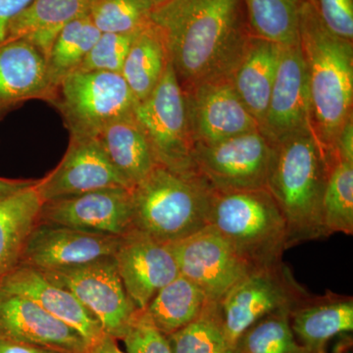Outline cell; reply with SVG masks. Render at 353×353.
Returning <instances> with one entry per match:
<instances>
[{
	"label": "cell",
	"instance_id": "cell-1",
	"mask_svg": "<svg viewBox=\"0 0 353 353\" xmlns=\"http://www.w3.org/2000/svg\"><path fill=\"white\" fill-rule=\"evenodd\" d=\"M243 0H166L153 7L150 25L166 48L183 92L232 78L250 34Z\"/></svg>",
	"mask_w": 353,
	"mask_h": 353
},
{
	"label": "cell",
	"instance_id": "cell-2",
	"mask_svg": "<svg viewBox=\"0 0 353 353\" xmlns=\"http://www.w3.org/2000/svg\"><path fill=\"white\" fill-rule=\"evenodd\" d=\"M331 166L313 129L274 145L266 189L284 216L289 248L329 236L322 202Z\"/></svg>",
	"mask_w": 353,
	"mask_h": 353
},
{
	"label": "cell",
	"instance_id": "cell-3",
	"mask_svg": "<svg viewBox=\"0 0 353 353\" xmlns=\"http://www.w3.org/2000/svg\"><path fill=\"white\" fill-rule=\"evenodd\" d=\"M299 44L307 69L311 125L325 152L332 154L336 136L352 116V41L334 36L314 9L299 8Z\"/></svg>",
	"mask_w": 353,
	"mask_h": 353
},
{
	"label": "cell",
	"instance_id": "cell-4",
	"mask_svg": "<svg viewBox=\"0 0 353 353\" xmlns=\"http://www.w3.org/2000/svg\"><path fill=\"white\" fill-rule=\"evenodd\" d=\"M215 192L201 176L157 165L131 190L132 226L164 245L209 226Z\"/></svg>",
	"mask_w": 353,
	"mask_h": 353
},
{
	"label": "cell",
	"instance_id": "cell-5",
	"mask_svg": "<svg viewBox=\"0 0 353 353\" xmlns=\"http://www.w3.org/2000/svg\"><path fill=\"white\" fill-rule=\"evenodd\" d=\"M209 226L253 269L279 263L289 248L284 216L267 189L215 192Z\"/></svg>",
	"mask_w": 353,
	"mask_h": 353
},
{
	"label": "cell",
	"instance_id": "cell-6",
	"mask_svg": "<svg viewBox=\"0 0 353 353\" xmlns=\"http://www.w3.org/2000/svg\"><path fill=\"white\" fill-rule=\"evenodd\" d=\"M61 113L70 137L95 138L114 121L134 114L137 102L121 74L75 72L50 99Z\"/></svg>",
	"mask_w": 353,
	"mask_h": 353
},
{
	"label": "cell",
	"instance_id": "cell-7",
	"mask_svg": "<svg viewBox=\"0 0 353 353\" xmlns=\"http://www.w3.org/2000/svg\"><path fill=\"white\" fill-rule=\"evenodd\" d=\"M134 118L145 132L157 164L185 176H199L185 95L169 61L157 88L139 102Z\"/></svg>",
	"mask_w": 353,
	"mask_h": 353
},
{
	"label": "cell",
	"instance_id": "cell-8",
	"mask_svg": "<svg viewBox=\"0 0 353 353\" xmlns=\"http://www.w3.org/2000/svg\"><path fill=\"white\" fill-rule=\"evenodd\" d=\"M311 296L282 261L252 269L221 301L223 323L236 350L241 334L266 316L292 312Z\"/></svg>",
	"mask_w": 353,
	"mask_h": 353
},
{
	"label": "cell",
	"instance_id": "cell-9",
	"mask_svg": "<svg viewBox=\"0 0 353 353\" xmlns=\"http://www.w3.org/2000/svg\"><path fill=\"white\" fill-rule=\"evenodd\" d=\"M273 153V143L260 130L212 145H194L197 174L215 192L266 189Z\"/></svg>",
	"mask_w": 353,
	"mask_h": 353
},
{
	"label": "cell",
	"instance_id": "cell-10",
	"mask_svg": "<svg viewBox=\"0 0 353 353\" xmlns=\"http://www.w3.org/2000/svg\"><path fill=\"white\" fill-rule=\"evenodd\" d=\"M41 272L71 292L99 321L104 333L117 341L124 338L139 308L123 285L113 256L73 268Z\"/></svg>",
	"mask_w": 353,
	"mask_h": 353
},
{
	"label": "cell",
	"instance_id": "cell-11",
	"mask_svg": "<svg viewBox=\"0 0 353 353\" xmlns=\"http://www.w3.org/2000/svg\"><path fill=\"white\" fill-rule=\"evenodd\" d=\"M167 245L180 275L192 281L213 303H220L253 269L211 226Z\"/></svg>",
	"mask_w": 353,
	"mask_h": 353
},
{
	"label": "cell",
	"instance_id": "cell-12",
	"mask_svg": "<svg viewBox=\"0 0 353 353\" xmlns=\"http://www.w3.org/2000/svg\"><path fill=\"white\" fill-rule=\"evenodd\" d=\"M120 236L39 222L26 241L19 264L41 271L73 268L114 256Z\"/></svg>",
	"mask_w": 353,
	"mask_h": 353
},
{
	"label": "cell",
	"instance_id": "cell-13",
	"mask_svg": "<svg viewBox=\"0 0 353 353\" xmlns=\"http://www.w3.org/2000/svg\"><path fill=\"white\" fill-rule=\"evenodd\" d=\"M183 92L194 145H212L259 130L236 94L232 78L201 83Z\"/></svg>",
	"mask_w": 353,
	"mask_h": 353
},
{
	"label": "cell",
	"instance_id": "cell-14",
	"mask_svg": "<svg viewBox=\"0 0 353 353\" xmlns=\"http://www.w3.org/2000/svg\"><path fill=\"white\" fill-rule=\"evenodd\" d=\"M309 129H312L310 94L301 44L282 46L277 75L260 132L275 145Z\"/></svg>",
	"mask_w": 353,
	"mask_h": 353
},
{
	"label": "cell",
	"instance_id": "cell-15",
	"mask_svg": "<svg viewBox=\"0 0 353 353\" xmlns=\"http://www.w3.org/2000/svg\"><path fill=\"white\" fill-rule=\"evenodd\" d=\"M38 221L122 236L134 228L131 190L112 188L44 201Z\"/></svg>",
	"mask_w": 353,
	"mask_h": 353
},
{
	"label": "cell",
	"instance_id": "cell-16",
	"mask_svg": "<svg viewBox=\"0 0 353 353\" xmlns=\"http://www.w3.org/2000/svg\"><path fill=\"white\" fill-rule=\"evenodd\" d=\"M121 280L139 309H145L155 294L180 275L168 245L136 228L120 236L114 253Z\"/></svg>",
	"mask_w": 353,
	"mask_h": 353
},
{
	"label": "cell",
	"instance_id": "cell-17",
	"mask_svg": "<svg viewBox=\"0 0 353 353\" xmlns=\"http://www.w3.org/2000/svg\"><path fill=\"white\" fill-rule=\"evenodd\" d=\"M34 188L43 202L94 190L129 189L97 139L75 137H70L68 148L59 164L38 180Z\"/></svg>",
	"mask_w": 353,
	"mask_h": 353
},
{
	"label": "cell",
	"instance_id": "cell-18",
	"mask_svg": "<svg viewBox=\"0 0 353 353\" xmlns=\"http://www.w3.org/2000/svg\"><path fill=\"white\" fill-rule=\"evenodd\" d=\"M0 339L52 348L62 353H85L88 341L68 325L34 301L0 292Z\"/></svg>",
	"mask_w": 353,
	"mask_h": 353
},
{
	"label": "cell",
	"instance_id": "cell-19",
	"mask_svg": "<svg viewBox=\"0 0 353 353\" xmlns=\"http://www.w3.org/2000/svg\"><path fill=\"white\" fill-rule=\"evenodd\" d=\"M0 292L34 301L53 317L78 332L88 345L105 334L99 321L71 292L55 284L38 269L18 264L0 279Z\"/></svg>",
	"mask_w": 353,
	"mask_h": 353
},
{
	"label": "cell",
	"instance_id": "cell-20",
	"mask_svg": "<svg viewBox=\"0 0 353 353\" xmlns=\"http://www.w3.org/2000/svg\"><path fill=\"white\" fill-rule=\"evenodd\" d=\"M46 59L23 39L0 43V114L30 99L50 101Z\"/></svg>",
	"mask_w": 353,
	"mask_h": 353
},
{
	"label": "cell",
	"instance_id": "cell-21",
	"mask_svg": "<svg viewBox=\"0 0 353 353\" xmlns=\"http://www.w3.org/2000/svg\"><path fill=\"white\" fill-rule=\"evenodd\" d=\"M281 48L252 36L232 76L236 94L260 126L263 122L277 75Z\"/></svg>",
	"mask_w": 353,
	"mask_h": 353
},
{
	"label": "cell",
	"instance_id": "cell-22",
	"mask_svg": "<svg viewBox=\"0 0 353 353\" xmlns=\"http://www.w3.org/2000/svg\"><path fill=\"white\" fill-rule=\"evenodd\" d=\"M94 139L130 190L145 180L158 165L134 114L110 123Z\"/></svg>",
	"mask_w": 353,
	"mask_h": 353
},
{
	"label": "cell",
	"instance_id": "cell-23",
	"mask_svg": "<svg viewBox=\"0 0 353 353\" xmlns=\"http://www.w3.org/2000/svg\"><path fill=\"white\" fill-rule=\"evenodd\" d=\"M290 325L299 343L313 353H322L330 340L353 331L352 297H313L290 314Z\"/></svg>",
	"mask_w": 353,
	"mask_h": 353
},
{
	"label": "cell",
	"instance_id": "cell-24",
	"mask_svg": "<svg viewBox=\"0 0 353 353\" xmlns=\"http://www.w3.org/2000/svg\"><path fill=\"white\" fill-rule=\"evenodd\" d=\"M92 1L32 0L11 22L7 39H26L46 59L62 29L71 21L88 15Z\"/></svg>",
	"mask_w": 353,
	"mask_h": 353
},
{
	"label": "cell",
	"instance_id": "cell-25",
	"mask_svg": "<svg viewBox=\"0 0 353 353\" xmlns=\"http://www.w3.org/2000/svg\"><path fill=\"white\" fill-rule=\"evenodd\" d=\"M34 185L0 199V279L20 263L28 236L38 223L43 201Z\"/></svg>",
	"mask_w": 353,
	"mask_h": 353
},
{
	"label": "cell",
	"instance_id": "cell-26",
	"mask_svg": "<svg viewBox=\"0 0 353 353\" xmlns=\"http://www.w3.org/2000/svg\"><path fill=\"white\" fill-rule=\"evenodd\" d=\"M168 62L163 41L150 23L134 34L121 75L138 103L157 88Z\"/></svg>",
	"mask_w": 353,
	"mask_h": 353
},
{
	"label": "cell",
	"instance_id": "cell-27",
	"mask_svg": "<svg viewBox=\"0 0 353 353\" xmlns=\"http://www.w3.org/2000/svg\"><path fill=\"white\" fill-rule=\"evenodd\" d=\"M208 301L196 284L179 275L155 294L145 310L153 324L167 336L194 321Z\"/></svg>",
	"mask_w": 353,
	"mask_h": 353
},
{
	"label": "cell",
	"instance_id": "cell-28",
	"mask_svg": "<svg viewBox=\"0 0 353 353\" xmlns=\"http://www.w3.org/2000/svg\"><path fill=\"white\" fill-rule=\"evenodd\" d=\"M101 34L88 15L65 26L46 59L51 94L65 78L79 69Z\"/></svg>",
	"mask_w": 353,
	"mask_h": 353
},
{
	"label": "cell",
	"instance_id": "cell-29",
	"mask_svg": "<svg viewBox=\"0 0 353 353\" xmlns=\"http://www.w3.org/2000/svg\"><path fill=\"white\" fill-rule=\"evenodd\" d=\"M252 36L280 46L299 44V12L296 0H243Z\"/></svg>",
	"mask_w": 353,
	"mask_h": 353
},
{
	"label": "cell",
	"instance_id": "cell-30",
	"mask_svg": "<svg viewBox=\"0 0 353 353\" xmlns=\"http://www.w3.org/2000/svg\"><path fill=\"white\" fill-rule=\"evenodd\" d=\"M173 353H234L230 343L220 303L208 301L199 317L167 336Z\"/></svg>",
	"mask_w": 353,
	"mask_h": 353
},
{
	"label": "cell",
	"instance_id": "cell-31",
	"mask_svg": "<svg viewBox=\"0 0 353 353\" xmlns=\"http://www.w3.org/2000/svg\"><path fill=\"white\" fill-rule=\"evenodd\" d=\"M323 224L328 236L353 234V163L336 160L330 168L322 202Z\"/></svg>",
	"mask_w": 353,
	"mask_h": 353
},
{
	"label": "cell",
	"instance_id": "cell-32",
	"mask_svg": "<svg viewBox=\"0 0 353 353\" xmlns=\"http://www.w3.org/2000/svg\"><path fill=\"white\" fill-rule=\"evenodd\" d=\"M290 312L262 318L241 334L234 353H313L296 341Z\"/></svg>",
	"mask_w": 353,
	"mask_h": 353
},
{
	"label": "cell",
	"instance_id": "cell-33",
	"mask_svg": "<svg viewBox=\"0 0 353 353\" xmlns=\"http://www.w3.org/2000/svg\"><path fill=\"white\" fill-rule=\"evenodd\" d=\"M148 0H92L90 16L101 34H136L150 24Z\"/></svg>",
	"mask_w": 353,
	"mask_h": 353
},
{
	"label": "cell",
	"instance_id": "cell-34",
	"mask_svg": "<svg viewBox=\"0 0 353 353\" xmlns=\"http://www.w3.org/2000/svg\"><path fill=\"white\" fill-rule=\"evenodd\" d=\"M134 34H101L76 72L121 74Z\"/></svg>",
	"mask_w": 353,
	"mask_h": 353
},
{
	"label": "cell",
	"instance_id": "cell-35",
	"mask_svg": "<svg viewBox=\"0 0 353 353\" xmlns=\"http://www.w3.org/2000/svg\"><path fill=\"white\" fill-rule=\"evenodd\" d=\"M121 341L127 353H173L168 339L153 324L145 309H139Z\"/></svg>",
	"mask_w": 353,
	"mask_h": 353
},
{
	"label": "cell",
	"instance_id": "cell-36",
	"mask_svg": "<svg viewBox=\"0 0 353 353\" xmlns=\"http://www.w3.org/2000/svg\"><path fill=\"white\" fill-rule=\"evenodd\" d=\"M314 11L330 32L352 41L353 0H315Z\"/></svg>",
	"mask_w": 353,
	"mask_h": 353
},
{
	"label": "cell",
	"instance_id": "cell-37",
	"mask_svg": "<svg viewBox=\"0 0 353 353\" xmlns=\"http://www.w3.org/2000/svg\"><path fill=\"white\" fill-rule=\"evenodd\" d=\"M332 157L334 160L352 162L353 163V122L352 116L345 123L336 141H334Z\"/></svg>",
	"mask_w": 353,
	"mask_h": 353
},
{
	"label": "cell",
	"instance_id": "cell-38",
	"mask_svg": "<svg viewBox=\"0 0 353 353\" xmlns=\"http://www.w3.org/2000/svg\"><path fill=\"white\" fill-rule=\"evenodd\" d=\"M32 0H0V43H4L11 22Z\"/></svg>",
	"mask_w": 353,
	"mask_h": 353
},
{
	"label": "cell",
	"instance_id": "cell-39",
	"mask_svg": "<svg viewBox=\"0 0 353 353\" xmlns=\"http://www.w3.org/2000/svg\"><path fill=\"white\" fill-rule=\"evenodd\" d=\"M0 353H62L52 348L18 343V341L1 340L0 339Z\"/></svg>",
	"mask_w": 353,
	"mask_h": 353
},
{
	"label": "cell",
	"instance_id": "cell-40",
	"mask_svg": "<svg viewBox=\"0 0 353 353\" xmlns=\"http://www.w3.org/2000/svg\"><path fill=\"white\" fill-rule=\"evenodd\" d=\"M85 353H127L118 345L117 340L113 336L104 334L99 340L90 343Z\"/></svg>",
	"mask_w": 353,
	"mask_h": 353
},
{
	"label": "cell",
	"instance_id": "cell-41",
	"mask_svg": "<svg viewBox=\"0 0 353 353\" xmlns=\"http://www.w3.org/2000/svg\"><path fill=\"white\" fill-rule=\"evenodd\" d=\"M38 180H15L0 178V199L36 185Z\"/></svg>",
	"mask_w": 353,
	"mask_h": 353
},
{
	"label": "cell",
	"instance_id": "cell-42",
	"mask_svg": "<svg viewBox=\"0 0 353 353\" xmlns=\"http://www.w3.org/2000/svg\"><path fill=\"white\" fill-rule=\"evenodd\" d=\"M153 6H157L158 4L162 3V2L166 1V0H148Z\"/></svg>",
	"mask_w": 353,
	"mask_h": 353
}]
</instances>
